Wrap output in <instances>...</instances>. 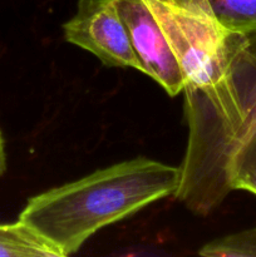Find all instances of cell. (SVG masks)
<instances>
[{
	"mask_svg": "<svg viewBox=\"0 0 256 257\" xmlns=\"http://www.w3.org/2000/svg\"><path fill=\"white\" fill-rule=\"evenodd\" d=\"M218 22L232 33H256V0H205Z\"/></svg>",
	"mask_w": 256,
	"mask_h": 257,
	"instance_id": "7",
	"label": "cell"
},
{
	"mask_svg": "<svg viewBox=\"0 0 256 257\" xmlns=\"http://www.w3.org/2000/svg\"><path fill=\"white\" fill-rule=\"evenodd\" d=\"M115 5L142 73L155 79L171 97L183 92L186 82L180 64L145 0H115Z\"/></svg>",
	"mask_w": 256,
	"mask_h": 257,
	"instance_id": "5",
	"label": "cell"
},
{
	"mask_svg": "<svg viewBox=\"0 0 256 257\" xmlns=\"http://www.w3.org/2000/svg\"><path fill=\"white\" fill-rule=\"evenodd\" d=\"M63 32L67 42L88 50L104 64L142 72L115 0H79L77 13L63 25Z\"/></svg>",
	"mask_w": 256,
	"mask_h": 257,
	"instance_id": "4",
	"label": "cell"
},
{
	"mask_svg": "<svg viewBox=\"0 0 256 257\" xmlns=\"http://www.w3.org/2000/svg\"><path fill=\"white\" fill-rule=\"evenodd\" d=\"M232 191L242 190L256 196V133L237 151L231 163Z\"/></svg>",
	"mask_w": 256,
	"mask_h": 257,
	"instance_id": "9",
	"label": "cell"
},
{
	"mask_svg": "<svg viewBox=\"0 0 256 257\" xmlns=\"http://www.w3.org/2000/svg\"><path fill=\"white\" fill-rule=\"evenodd\" d=\"M188 141L175 197L207 216L232 192L231 163L256 133V33L236 34L223 77L185 87Z\"/></svg>",
	"mask_w": 256,
	"mask_h": 257,
	"instance_id": "1",
	"label": "cell"
},
{
	"mask_svg": "<svg viewBox=\"0 0 256 257\" xmlns=\"http://www.w3.org/2000/svg\"><path fill=\"white\" fill-rule=\"evenodd\" d=\"M180 175V167L150 158L124 161L34 196L19 221L69 256L105 226L175 195Z\"/></svg>",
	"mask_w": 256,
	"mask_h": 257,
	"instance_id": "2",
	"label": "cell"
},
{
	"mask_svg": "<svg viewBox=\"0 0 256 257\" xmlns=\"http://www.w3.org/2000/svg\"><path fill=\"white\" fill-rule=\"evenodd\" d=\"M198 253L207 257H256V227L216 238Z\"/></svg>",
	"mask_w": 256,
	"mask_h": 257,
	"instance_id": "8",
	"label": "cell"
},
{
	"mask_svg": "<svg viewBox=\"0 0 256 257\" xmlns=\"http://www.w3.org/2000/svg\"><path fill=\"white\" fill-rule=\"evenodd\" d=\"M7 170V153H5V142L0 132V176Z\"/></svg>",
	"mask_w": 256,
	"mask_h": 257,
	"instance_id": "10",
	"label": "cell"
},
{
	"mask_svg": "<svg viewBox=\"0 0 256 257\" xmlns=\"http://www.w3.org/2000/svg\"><path fill=\"white\" fill-rule=\"evenodd\" d=\"M165 34L185 87L205 88L223 77L237 33L226 29L205 0H145Z\"/></svg>",
	"mask_w": 256,
	"mask_h": 257,
	"instance_id": "3",
	"label": "cell"
},
{
	"mask_svg": "<svg viewBox=\"0 0 256 257\" xmlns=\"http://www.w3.org/2000/svg\"><path fill=\"white\" fill-rule=\"evenodd\" d=\"M0 257H63L29 226L18 221L0 225Z\"/></svg>",
	"mask_w": 256,
	"mask_h": 257,
	"instance_id": "6",
	"label": "cell"
}]
</instances>
